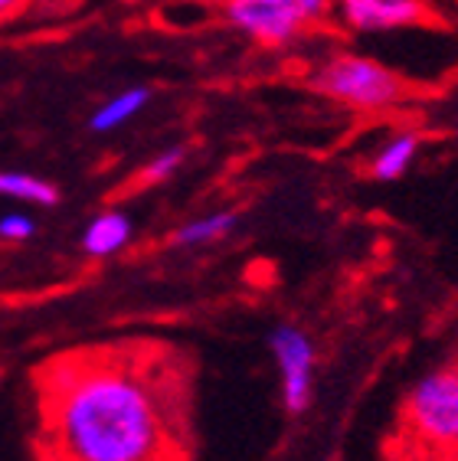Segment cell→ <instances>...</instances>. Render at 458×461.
Segmentation results:
<instances>
[{"label":"cell","instance_id":"cell-1","mask_svg":"<svg viewBox=\"0 0 458 461\" xmlns=\"http://www.w3.org/2000/svg\"><path fill=\"white\" fill-rule=\"evenodd\" d=\"M50 429L60 461H174L168 402L124 360H86L62 373Z\"/></svg>","mask_w":458,"mask_h":461},{"label":"cell","instance_id":"cell-2","mask_svg":"<svg viewBox=\"0 0 458 461\" xmlns=\"http://www.w3.org/2000/svg\"><path fill=\"white\" fill-rule=\"evenodd\" d=\"M308 89L357 112H387L403 105L409 95V86L397 72L363 53H334L317 62Z\"/></svg>","mask_w":458,"mask_h":461},{"label":"cell","instance_id":"cell-3","mask_svg":"<svg viewBox=\"0 0 458 461\" xmlns=\"http://www.w3.org/2000/svg\"><path fill=\"white\" fill-rule=\"evenodd\" d=\"M406 438L423 455L458 448V357L426 370L403 400Z\"/></svg>","mask_w":458,"mask_h":461},{"label":"cell","instance_id":"cell-4","mask_svg":"<svg viewBox=\"0 0 458 461\" xmlns=\"http://www.w3.org/2000/svg\"><path fill=\"white\" fill-rule=\"evenodd\" d=\"M334 0H223L229 27L259 46H291L331 14Z\"/></svg>","mask_w":458,"mask_h":461},{"label":"cell","instance_id":"cell-5","mask_svg":"<svg viewBox=\"0 0 458 461\" xmlns=\"http://www.w3.org/2000/svg\"><path fill=\"white\" fill-rule=\"evenodd\" d=\"M269 354L279 370L282 383V406L289 416L308 412L315 402V373H317V350L315 340L298 324H275L269 334Z\"/></svg>","mask_w":458,"mask_h":461},{"label":"cell","instance_id":"cell-6","mask_svg":"<svg viewBox=\"0 0 458 461\" xmlns=\"http://www.w3.org/2000/svg\"><path fill=\"white\" fill-rule=\"evenodd\" d=\"M337 17L357 33L416 27L429 17L426 0H337Z\"/></svg>","mask_w":458,"mask_h":461},{"label":"cell","instance_id":"cell-7","mask_svg":"<svg viewBox=\"0 0 458 461\" xmlns=\"http://www.w3.org/2000/svg\"><path fill=\"white\" fill-rule=\"evenodd\" d=\"M134 236V222L124 210H102L98 216H92L82 232V252L88 258H108L118 256Z\"/></svg>","mask_w":458,"mask_h":461},{"label":"cell","instance_id":"cell-8","mask_svg":"<svg viewBox=\"0 0 458 461\" xmlns=\"http://www.w3.org/2000/svg\"><path fill=\"white\" fill-rule=\"evenodd\" d=\"M419 148H423V134L413 131V128L387 138V141L377 148V154L371 158V164H367L371 180H377V184H393V180H399L406 170L416 164Z\"/></svg>","mask_w":458,"mask_h":461},{"label":"cell","instance_id":"cell-9","mask_svg":"<svg viewBox=\"0 0 458 461\" xmlns=\"http://www.w3.org/2000/svg\"><path fill=\"white\" fill-rule=\"evenodd\" d=\"M151 98H154V89L151 86H128V89L114 92L108 95L102 105L88 115V131L96 134H112L118 128H124L128 122L142 115L144 108L151 105Z\"/></svg>","mask_w":458,"mask_h":461},{"label":"cell","instance_id":"cell-10","mask_svg":"<svg viewBox=\"0 0 458 461\" xmlns=\"http://www.w3.org/2000/svg\"><path fill=\"white\" fill-rule=\"evenodd\" d=\"M236 226H239L236 210H216V213L197 216V220H187L184 226H177L174 236H170V246L177 249L210 246V242H220L226 236H233Z\"/></svg>","mask_w":458,"mask_h":461},{"label":"cell","instance_id":"cell-11","mask_svg":"<svg viewBox=\"0 0 458 461\" xmlns=\"http://www.w3.org/2000/svg\"><path fill=\"white\" fill-rule=\"evenodd\" d=\"M0 196L33 206H56L60 203V186L53 180L36 177L27 170H0Z\"/></svg>","mask_w":458,"mask_h":461},{"label":"cell","instance_id":"cell-12","mask_svg":"<svg viewBox=\"0 0 458 461\" xmlns=\"http://www.w3.org/2000/svg\"><path fill=\"white\" fill-rule=\"evenodd\" d=\"M187 164V144H170V148H164V151H158L154 158L148 160L142 167V174H138V184L142 186H158L164 184V180H170L177 174V170Z\"/></svg>","mask_w":458,"mask_h":461},{"label":"cell","instance_id":"cell-13","mask_svg":"<svg viewBox=\"0 0 458 461\" xmlns=\"http://www.w3.org/2000/svg\"><path fill=\"white\" fill-rule=\"evenodd\" d=\"M33 236H36L33 216L20 213V210L0 216V240L4 242H27V240H33Z\"/></svg>","mask_w":458,"mask_h":461},{"label":"cell","instance_id":"cell-14","mask_svg":"<svg viewBox=\"0 0 458 461\" xmlns=\"http://www.w3.org/2000/svg\"><path fill=\"white\" fill-rule=\"evenodd\" d=\"M33 7H36V0H0V30L30 17Z\"/></svg>","mask_w":458,"mask_h":461},{"label":"cell","instance_id":"cell-15","mask_svg":"<svg viewBox=\"0 0 458 461\" xmlns=\"http://www.w3.org/2000/svg\"><path fill=\"white\" fill-rule=\"evenodd\" d=\"M423 461H458V448H455V452H439V455H423Z\"/></svg>","mask_w":458,"mask_h":461}]
</instances>
